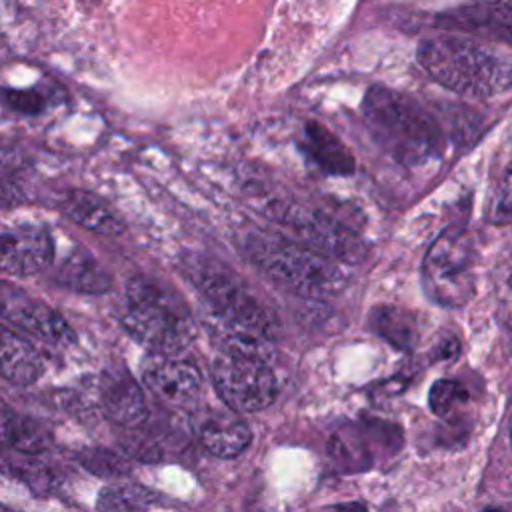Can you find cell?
I'll return each instance as SVG.
<instances>
[{
  "label": "cell",
  "instance_id": "obj_1",
  "mask_svg": "<svg viewBox=\"0 0 512 512\" xmlns=\"http://www.w3.org/2000/svg\"><path fill=\"white\" fill-rule=\"evenodd\" d=\"M420 66L444 88L472 98H490L512 88V58L458 36H434L416 50Z\"/></svg>",
  "mask_w": 512,
  "mask_h": 512
},
{
  "label": "cell",
  "instance_id": "obj_2",
  "mask_svg": "<svg viewBox=\"0 0 512 512\" xmlns=\"http://www.w3.org/2000/svg\"><path fill=\"white\" fill-rule=\"evenodd\" d=\"M362 114L372 138L394 160L416 166L440 154L436 120L412 98L386 86H370L362 100Z\"/></svg>",
  "mask_w": 512,
  "mask_h": 512
},
{
  "label": "cell",
  "instance_id": "obj_3",
  "mask_svg": "<svg viewBox=\"0 0 512 512\" xmlns=\"http://www.w3.org/2000/svg\"><path fill=\"white\" fill-rule=\"evenodd\" d=\"M246 252L266 276L304 298H332L340 294L348 282L342 262L300 240H290L274 232L250 234Z\"/></svg>",
  "mask_w": 512,
  "mask_h": 512
},
{
  "label": "cell",
  "instance_id": "obj_4",
  "mask_svg": "<svg viewBox=\"0 0 512 512\" xmlns=\"http://www.w3.org/2000/svg\"><path fill=\"white\" fill-rule=\"evenodd\" d=\"M120 322L148 352L178 354L196 338V324L186 302L148 276L128 280Z\"/></svg>",
  "mask_w": 512,
  "mask_h": 512
},
{
  "label": "cell",
  "instance_id": "obj_5",
  "mask_svg": "<svg viewBox=\"0 0 512 512\" xmlns=\"http://www.w3.org/2000/svg\"><path fill=\"white\" fill-rule=\"evenodd\" d=\"M186 276L206 300L214 322L270 342L280 338L278 316L226 264L190 256L186 260Z\"/></svg>",
  "mask_w": 512,
  "mask_h": 512
},
{
  "label": "cell",
  "instance_id": "obj_6",
  "mask_svg": "<svg viewBox=\"0 0 512 512\" xmlns=\"http://www.w3.org/2000/svg\"><path fill=\"white\" fill-rule=\"evenodd\" d=\"M426 294L440 306H464L474 294V244L464 228L444 230L422 262Z\"/></svg>",
  "mask_w": 512,
  "mask_h": 512
},
{
  "label": "cell",
  "instance_id": "obj_7",
  "mask_svg": "<svg viewBox=\"0 0 512 512\" xmlns=\"http://www.w3.org/2000/svg\"><path fill=\"white\" fill-rule=\"evenodd\" d=\"M218 398L240 414L268 408L276 398V378L268 358L238 352H220L210 368Z\"/></svg>",
  "mask_w": 512,
  "mask_h": 512
},
{
  "label": "cell",
  "instance_id": "obj_8",
  "mask_svg": "<svg viewBox=\"0 0 512 512\" xmlns=\"http://www.w3.org/2000/svg\"><path fill=\"white\" fill-rule=\"evenodd\" d=\"M262 212L274 222L288 226L300 242L342 264H358L366 256L364 240L326 212L284 200L268 202Z\"/></svg>",
  "mask_w": 512,
  "mask_h": 512
},
{
  "label": "cell",
  "instance_id": "obj_9",
  "mask_svg": "<svg viewBox=\"0 0 512 512\" xmlns=\"http://www.w3.org/2000/svg\"><path fill=\"white\" fill-rule=\"evenodd\" d=\"M402 450V428L380 418H362L334 430L328 454L342 472H366Z\"/></svg>",
  "mask_w": 512,
  "mask_h": 512
},
{
  "label": "cell",
  "instance_id": "obj_10",
  "mask_svg": "<svg viewBox=\"0 0 512 512\" xmlns=\"http://www.w3.org/2000/svg\"><path fill=\"white\" fill-rule=\"evenodd\" d=\"M142 380L156 398L176 408L194 406L204 386L202 372L194 362L162 352H150L142 360Z\"/></svg>",
  "mask_w": 512,
  "mask_h": 512
},
{
  "label": "cell",
  "instance_id": "obj_11",
  "mask_svg": "<svg viewBox=\"0 0 512 512\" xmlns=\"http://www.w3.org/2000/svg\"><path fill=\"white\" fill-rule=\"evenodd\" d=\"M240 412L228 408H198L190 416V426L204 450L216 458H236L252 442L248 424L238 416Z\"/></svg>",
  "mask_w": 512,
  "mask_h": 512
},
{
  "label": "cell",
  "instance_id": "obj_12",
  "mask_svg": "<svg viewBox=\"0 0 512 512\" xmlns=\"http://www.w3.org/2000/svg\"><path fill=\"white\" fill-rule=\"evenodd\" d=\"M54 256L50 234L34 224L8 226L2 232L0 266L10 276H30L44 270Z\"/></svg>",
  "mask_w": 512,
  "mask_h": 512
},
{
  "label": "cell",
  "instance_id": "obj_13",
  "mask_svg": "<svg viewBox=\"0 0 512 512\" xmlns=\"http://www.w3.org/2000/svg\"><path fill=\"white\" fill-rule=\"evenodd\" d=\"M438 26L512 44V4L500 0H470L438 14Z\"/></svg>",
  "mask_w": 512,
  "mask_h": 512
},
{
  "label": "cell",
  "instance_id": "obj_14",
  "mask_svg": "<svg viewBox=\"0 0 512 512\" xmlns=\"http://www.w3.org/2000/svg\"><path fill=\"white\" fill-rule=\"evenodd\" d=\"M98 394L104 414L120 426L134 428L148 416L140 384L124 370H106L100 380Z\"/></svg>",
  "mask_w": 512,
  "mask_h": 512
},
{
  "label": "cell",
  "instance_id": "obj_15",
  "mask_svg": "<svg viewBox=\"0 0 512 512\" xmlns=\"http://www.w3.org/2000/svg\"><path fill=\"white\" fill-rule=\"evenodd\" d=\"M4 318L26 334H32L54 346H68L76 342L70 324L50 306L36 300H22L14 306L4 304Z\"/></svg>",
  "mask_w": 512,
  "mask_h": 512
},
{
  "label": "cell",
  "instance_id": "obj_16",
  "mask_svg": "<svg viewBox=\"0 0 512 512\" xmlns=\"http://www.w3.org/2000/svg\"><path fill=\"white\" fill-rule=\"evenodd\" d=\"M60 210L78 226L102 236H118L126 228L122 216L108 202L86 190L66 192L60 200Z\"/></svg>",
  "mask_w": 512,
  "mask_h": 512
},
{
  "label": "cell",
  "instance_id": "obj_17",
  "mask_svg": "<svg viewBox=\"0 0 512 512\" xmlns=\"http://www.w3.org/2000/svg\"><path fill=\"white\" fill-rule=\"evenodd\" d=\"M304 152L322 172L330 176H350L356 168L352 152L320 122H306Z\"/></svg>",
  "mask_w": 512,
  "mask_h": 512
},
{
  "label": "cell",
  "instance_id": "obj_18",
  "mask_svg": "<svg viewBox=\"0 0 512 512\" xmlns=\"http://www.w3.org/2000/svg\"><path fill=\"white\" fill-rule=\"evenodd\" d=\"M2 378L16 386H28L44 374V360L40 352L16 332L2 330V352H0Z\"/></svg>",
  "mask_w": 512,
  "mask_h": 512
},
{
  "label": "cell",
  "instance_id": "obj_19",
  "mask_svg": "<svg viewBox=\"0 0 512 512\" xmlns=\"http://www.w3.org/2000/svg\"><path fill=\"white\" fill-rule=\"evenodd\" d=\"M56 278L68 290L82 294H102L112 284L110 274L84 248H76L66 256V260L58 268Z\"/></svg>",
  "mask_w": 512,
  "mask_h": 512
},
{
  "label": "cell",
  "instance_id": "obj_20",
  "mask_svg": "<svg viewBox=\"0 0 512 512\" xmlns=\"http://www.w3.org/2000/svg\"><path fill=\"white\" fill-rule=\"evenodd\" d=\"M2 442L22 454H40L52 444V434L38 420L18 414L8 406L2 408Z\"/></svg>",
  "mask_w": 512,
  "mask_h": 512
},
{
  "label": "cell",
  "instance_id": "obj_21",
  "mask_svg": "<svg viewBox=\"0 0 512 512\" xmlns=\"http://www.w3.org/2000/svg\"><path fill=\"white\" fill-rule=\"evenodd\" d=\"M370 328L388 344L398 350H412L418 342V320L412 312L382 304L376 306L368 316Z\"/></svg>",
  "mask_w": 512,
  "mask_h": 512
},
{
  "label": "cell",
  "instance_id": "obj_22",
  "mask_svg": "<svg viewBox=\"0 0 512 512\" xmlns=\"http://www.w3.org/2000/svg\"><path fill=\"white\" fill-rule=\"evenodd\" d=\"M160 494L150 490L148 486L134 482L108 484L100 490L96 498V508L106 512H132V510H148L156 506Z\"/></svg>",
  "mask_w": 512,
  "mask_h": 512
},
{
  "label": "cell",
  "instance_id": "obj_23",
  "mask_svg": "<svg viewBox=\"0 0 512 512\" xmlns=\"http://www.w3.org/2000/svg\"><path fill=\"white\" fill-rule=\"evenodd\" d=\"M430 410L440 418H456L468 404L466 388L456 380H436L428 392Z\"/></svg>",
  "mask_w": 512,
  "mask_h": 512
},
{
  "label": "cell",
  "instance_id": "obj_24",
  "mask_svg": "<svg viewBox=\"0 0 512 512\" xmlns=\"http://www.w3.org/2000/svg\"><path fill=\"white\" fill-rule=\"evenodd\" d=\"M78 458H80V464L88 472L104 476V478H120L132 470L130 460H126L122 454L106 450V448H88V450L80 452Z\"/></svg>",
  "mask_w": 512,
  "mask_h": 512
},
{
  "label": "cell",
  "instance_id": "obj_25",
  "mask_svg": "<svg viewBox=\"0 0 512 512\" xmlns=\"http://www.w3.org/2000/svg\"><path fill=\"white\" fill-rule=\"evenodd\" d=\"M486 218L492 224H510L512 222V162L506 166L500 176L492 198L488 202Z\"/></svg>",
  "mask_w": 512,
  "mask_h": 512
},
{
  "label": "cell",
  "instance_id": "obj_26",
  "mask_svg": "<svg viewBox=\"0 0 512 512\" xmlns=\"http://www.w3.org/2000/svg\"><path fill=\"white\" fill-rule=\"evenodd\" d=\"M14 468V476L18 474L22 478V482H26L32 490L36 492H50L54 486V474L50 468L44 466V462L38 460H22L20 466H12Z\"/></svg>",
  "mask_w": 512,
  "mask_h": 512
},
{
  "label": "cell",
  "instance_id": "obj_27",
  "mask_svg": "<svg viewBox=\"0 0 512 512\" xmlns=\"http://www.w3.org/2000/svg\"><path fill=\"white\" fill-rule=\"evenodd\" d=\"M6 102L16 112L40 114L46 108V98L36 90H6Z\"/></svg>",
  "mask_w": 512,
  "mask_h": 512
},
{
  "label": "cell",
  "instance_id": "obj_28",
  "mask_svg": "<svg viewBox=\"0 0 512 512\" xmlns=\"http://www.w3.org/2000/svg\"><path fill=\"white\" fill-rule=\"evenodd\" d=\"M336 508H366V504H362V502H342V504H336Z\"/></svg>",
  "mask_w": 512,
  "mask_h": 512
},
{
  "label": "cell",
  "instance_id": "obj_29",
  "mask_svg": "<svg viewBox=\"0 0 512 512\" xmlns=\"http://www.w3.org/2000/svg\"><path fill=\"white\" fill-rule=\"evenodd\" d=\"M508 428H510V444H512V418H510V426Z\"/></svg>",
  "mask_w": 512,
  "mask_h": 512
}]
</instances>
